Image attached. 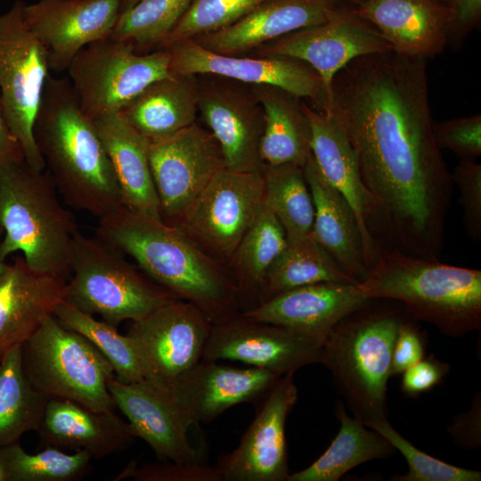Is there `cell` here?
<instances>
[{
	"mask_svg": "<svg viewBox=\"0 0 481 481\" xmlns=\"http://www.w3.org/2000/svg\"><path fill=\"white\" fill-rule=\"evenodd\" d=\"M325 112L355 154L379 252L439 259L453 183L433 136L427 60L394 50L354 59L334 76Z\"/></svg>",
	"mask_w": 481,
	"mask_h": 481,
	"instance_id": "obj_1",
	"label": "cell"
},
{
	"mask_svg": "<svg viewBox=\"0 0 481 481\" xmlns=\"http://www.w3.org/2000/svg\"><path fill=\"white\" fill-rule=\"evenodd\" d=\"M96 236L131 257L150 279L198 307L212 324L240 309L233 275L179 227L125 207L99 219Z\"/></svg>",
	"mask_w": 481,
	"mask_h": 481,
	"instance_id": "obj_2",
	"label": "cell"
},
{
	"mask_svg": "<svg viewBox=\"0 0 481 481\" xmlns=\"http://www.w3.org/2000/svg\"><path fill=\"white\" fill-rule=\"evenodd\" d=\"M34 134L45 168L66 204L99 219L124 207L111 162L69 78L49 76Z\"/></svg>",
	"mask_w": 481,
	"mask_h": 481,
	"instance_id": "obj_3",
	"label": "cell"
},
{
	"mask_svg": "<svg viewBox=\"0 0 481 481\" xmlns=\"http://www.w3.org/2000/svg\"><path fill=\"white\" fill-rule=\"evenodd\" d=\"M358 296L400 302L417 322L452 338L481 328V271L381 249Z\"/></svg>",
	"mask_w": 481,
	"mask_h": 481,
	"instance_id": "obj_4",
	"label": "cell"
},
{
	"mask_svg": "<svg viewBox=\"0 0 481 481\" xmlns=\"http://www.w3.org/2000/svg\"><path fill=\"white\" fill-rule=\"evenodd\" d=\"M409 314L391 299H369L326 335L320 362L353 416L363 424L387 419V380L397 330Z\"/></svg>",
	"mask_w": 481,
	"mask_h": 481,
	"instance_id": "obj_5",
	"label": "cell"
},
{
	"mask_svg": "<svg viewBox=\"0 0 481 481\" xmlns=\"http://www.w3.org/2000/svg\"><path fill=\"white\" fill-rule=\"evenodd\" d=\"M57 193L46 168L25 161L0 168V257L18 252L32 269L67 279L78 227Z\"/></svg>",
	"mask_w": 481,
	"mask_h": 481,
	"instance_id": "obj_6",
	"label": "cell"
},
{
	"mask_svg": "<svg viewBox=\"0 0 481 481\" xmlns=\"http://www.w3.org/2000/svg\"><path fill=\"white\" fill-rule=\"evenodd\" d=\"M122 255L98 237L78 231L72 243L64 300L117 326L126 320L140 321L161 306L180 299Z\"/></svg>",
	"mask_w": 481,
	"mask_h": 481,
	"instance_id": "obj_7",
	"label": "cell"
},
{
	"mask_svg": "<svg viewBox=\"0 0 481 481\" xmlns=\"http://www.w3.org/2000/svg\"><path fill=\"white\" fill-rule=\"evenodd\" d=\"M21 364L30 385L48 398L67 399L94 411L113 412L108 384L112 365L80 333L48 317L21 345Z\"/></svg>",
	"mask_w": 481,
	"mask_h": 481,
	"instance_id": "obj_8",
	"label": "cell"
},
{
	"mask_svg": "<svg viewBox=\"0 0 481 481\" xmlns=\"http://www.w3.org/2000/svg\"><path fill=\"white\" fill-rule=\"evenodd\" d=\"M67 71L80 108L92 120L118 113L150 85L173 74L168 49L139 53L110 37L84 47Z\"/></svg>",
	"mask_w": 481,
	"mask_h": 481,
	"instance_id": "obj_9",
	"label": "cell"
},
{
	"mask_svg": "<svg viewBox=\"0 0 481 481\" xmlns=\"http://www.w3.org/2000/svg\"><path fill=\"white\" fill-rule=\"evenodd\" d=\"M24 4L17 0L0 13V97L25 162L33 169L44 170L34 126L51 74L46 52L23 19Z\"/></svg>",
	"mask_w": 481,
	"mask_h": 481,
	"instance_id": "obj_10",
	"label": "cell"
},
{
	"mask_svg": "<svg viewBox=\"0 0 481 481\" xmlns=\"http://www.w3.org/2000/svg\"><path fill=\"white\" fill-rule=\"evenodd\" d=\"M212 323L194 305L175 299L140 321L126 336L144 379L169 394L203 357Z\"/></svg>",
	"mask_w": 481,
	"mask_h": 481,
	"instance_id": "obj_11",
	"label": "cell"
},
{
	"mask_svg": "<svg viewBox=\"0 0 481 481\" xmlns=\"http://www.w3.org/2000/svg\"><path fill=\"white\" fill-rule=\"evenodd\" d=\"M265 203L263 170L224 167L175 226L214 258L230 262Z\"/></svg>",
	"mask_w": 481,
	"mask_h": 481,
	"instance_id": "obj_12",
	"label": "cell"
},
{
	"mask_svg": "<svg viewBox=\"0 0 481 481\" xmlns=\"http://www.w3.org/2000/svg\"><path fill=\"white\" fill-rule=\"evenodd\" d=\"M149 161L162 221L176 225L217 172L225 167L210 132L195 123L149 143Z\"/></svg>",
	"mask_w": 481,
	"mask_h": 481,
	"instance_id": "obj_13",
	"label": "cell"
},
{
	"mask_svg": "<svg viewBox=\"0 0 481 481\" xmlns=\"http://www.w3.org/2000/svg\"><path fill=\"white\" fill-rule=\"evenodd\" d=\"M325 337L257 321L240 312L212 324L202 359L240 362L282 376L319 363Z\"/></svg>",
	"mask_w": 481,
	"mask_h": 481,
	"instance_id": "obj_14",
	"label": "cell"
},
{
	"mask_svg": "<svg viewBox=\"0 0 481 481\" xmlns=\"http://www.w3.org/2000/svg\"><path fill=\"white\" fill-rule=\"evenodd\" d=\"M171 71L181 76L216 75L254 86L280 88L298 98H309L317 110L328 109V94L318 73L303 61L289 56L240 57L211 52L193 39L176 42Z\"/></svg>",
	"mask_w": 481,
	"mask_h": 481,
	"instance_id": "obj_15",
	"label": "cell"
},
{
	"mask_svg": "<svg viewBox=\"0 0 481 481\" xmlns=\"http://www.w3.org/2000/svg\"><path fill=\"white\" fill-rule=\"evenodd\" d=\"M293 371L281 376L264 398L238 446L220 456L216 467L221 481H287L285 427L298 398Z\"/></svg>",
	"mask_w": 481,
	"mask_h": 481,
	"instance_id": "obj_16",
	"label": "cell"
},
{
	"mask_svg": "<svg viewBox=\"0 0 481 481\" xmlns=\"http://www.w3.org/2000/svg\"><path fill=\"white\" fill-rule=\"evenodd\" d=\"M353 6L317 25L300 29L258 47L257 55L289 56L305 61L320 76L330 98L334 76L355 58L393 50ZM329 104V102H328Z\"/></svg>",
	"mask_w": 481,
	"mask_h": 481,
	"instance_id": "obj_17",
	"label": "cell"
},
{
	"mask_svg": "<svg viewBox=\"0 0 481 481\" xmlns=\"http://www.w3.org/2000/svg\"><path fill=\"white\" fill-rule=\"evenodd\" d=\"M122 0H38L24 4L29 30L45 48L50 70H67L88 45L109 37L120 14Z\"/></svg>",
	"mask_w": 481,
	"mask_h": 481,
	"instance_id": "obj_18",
	"label": "cell"
},
{
	"mask_svg": "<svg viewBox=\"0 0 481 481\" xmlns=\"http://www.w3.org/2000/svg\"><path fill=\"white\" fill-rule=\"evenodd\" d=\"M280 377L265 369L202 359L167 395L191 426H199L237 404L265 398Z\"/></svg>",
	"mask_w": 481,
	"mask_h": 481,
	"instance_id": "obj_19",
	"label": "cell"
},
{
	"mask_svg": "<svg viewBox=\"0 0 481 481\" xmlns=\"http://www.w3.org/2000/svg\"><path fill=\"white\" fill-rule=\"evenodd\" d=\"M109 391L135 436L144 440L160 461L201 462L189 441L192 427L175 401L146 379L122 383L112 379Z\"/></svg>",
	"mask_w": 481,
	"mask_h": 481,
	"instance_id": "obj_20",
	"label": "cell"
},
{
	"mask_svg": "<svg viewBox=\"0 0 481 481\" xmlns=\"http://www.w3.org/2000/svg\"><path fill=\"white\" fill-rule=\"evenodd\" d=\"M346 8L337 0H266L232 25L192 39L211 52L238 55L329 20Z\"/></svg>",
	"mask_w": 481,
	"mask_h": 481,
	"instance_id": "obj_21",
	"label": "cell"
},
{
	"mask_svg": "<svg viewBox=\"0 0 481 481\" xmlns=\"http://www.w3.org/2000/svg\"><path fill=\"white\" fill-rule=\"evenodd\" d=\"M198 110L216 140L227 168L264 169L259 156L264 117L253 93L250 95L226 85L199 86Z\"/></svg>",
	"mask_w": 481,
	"mask_h": 481,
	"instance_id": "obj_22",
	"label": "cell"
},
{
	"mask_svg": "<svg viewBox=\"0 0 481 481\" xmlns=\"http://www.w3.org/2000/svg\"><path fill=\"white\" fill-rule=\"evenodd\" d=\"M353 11L400 54L428 60L447 46L452 7L442 0H365Z\"/></svg>",
	"mask_w": 481,
	"mask_h": 481,
	"instance_id": "obj_23",
	"label": "cell"
},
{
	"mask_svg": "<svg viewBox=\"0 0 481 481\" xmlns=\"http://www.w3.org/2000/svg\"><path fill=\"white\" fill-rule=\"evenodd\" d=\"M65 278L32 269L18 256L0 278V355L22 345L65 298Z\"/></svg>",
	"mask_w": 481,
	"mask_h": 481,
	"instance_id": "obj_24",
	"label": "cell"
},
{
	"mask_svg": "<svg viewBox=\"0 0 481 481\" xmlns=\"http://www.w3.org/2000/svg\"><path fill=\"white\" fill-rule=\"evenodd\" d=\"M37 432L42 446L85 451L96 459L126 450L136 438L113 412L61 398L48 399Z\"/></svg>",
	"mask_w": 481,
	"mask_h": 481,
	"instance_id": "obj_25",
	"label": "cell"
},
{
	"mask_svg": "<svg viewBox=\"0 0 481 481\" xmlns=\"http://www.w3.org/2000/svg\"><path fill=\"white\" fill-rule=\"evenodd\" d=\"M312 130V156L322 177L346 199L359 224L368 270L379 251L366 223L371 214L370 196L363 183L354 150L338 122L328 113L302 103Z\"/></svg>",
	"mask_w": 481,
	"mask_h": 481,
	"instance_id": "obj_26",
	"label": "cell"
},
{
	"mask_svg": "<svg viewBox=\"0 0 481 481\" xmlns=\"http://www.w3.org/2000/svg\"><path fill=\"white\" fill-rule=\"evenodd\" d=\"M368 300L355 293L353 284L320 282L281 292L241 313L257 321L326 336Z\"/></svg>",
	"mask_w": 481,
	"mask_h": 481,
	"instance_id": "obj_27",
	"label": "cell"
},
{
	"mask_svg": "<svg viewBox=\"0 0 481 481\" xmlns=\"http://www.w3.org/2000/svg\"><path fill=\"white\" fill-rule=\"evenodd\" d=\"M314 206L312 235L334 264L357 284L367 276L363 240L346 199L321 175L311 155L303 167Z\"/></svg>",
	"mask_w": 481,
	"mask_h": 481,
	"instance_id": "obj_28",
	"label": "cell"
},
{
	"mask_svg": "<svg viewBox=\"0 0 481 481\" xmlns=\"http://www.w3.org/2000/svg\"><path fill=\"white\" fill-rule=\"evenodd\" d=\"M93 122L111 162L123 206L162 221L149 161L150 142L118 113L97 118Z\"/></svg>",
	"mask_w": 481,
	"mask_h": 481,
	"instance_id": "obj_29",
	"label": "cell"
},
{
	"mask_svg": "<svg viewBox=\"0 0 481 481\" xmlns=\"http://www.w3.org/2000/svg\"><path fill=\"white\" fill-rule=\"evenodd\" d=\"M198 100L195 76L172 74L150 85L118 114L153 142L195 123Z\"/></svg>",
	"mask_w": 481,
	"mask_h": 481,
	"instance_id": "obj_30",
	"label": "cell"
},
{
	"mask_svg": "<svg viewBox=\"0 0 481 481\" xmlns=\"http://www.w3.org/2000/svg\"><path fill=\"white\" fill-rule=\"evenodd\" d=\"M264 117L259 156L264 166L304 167L312 155V130L298 98L277 87L255 86Z\"/></svg>",
	"mask_w": 481,
	"mask_h": 481,
	"instance_id": "obj_31",
	"label": "cell"
},
{
	"mask_svg": "<svg viewBox=\"0 0 481 481\" xmlns=\"http://www.w3.org/2000/svg\"><path fill=\"white\" fill-rule=\"evenodd\" d=\"M336 415L340 427L330 446L307 468L290 473L287 481H338L362 463L395 454L387 438L349 416L342 404H337Z\"/></svg>",
	"mask_w": 481,
	"mask_h": 481,
	"instance_id": "obj_32",
	"label": "cell"
},
{
	"mask_svg": "<svg viewBox=\"0 0 481 481\" xmlns=\"http://www.w3.org/2000/svg\"><path fill=\"white\" fill-rule=\"evenodd\" d=\"M286 244L283 226L265 203L230 260V271L239 290L240 312L257 306L265 275Z\"/></svg>",
	"mask_w": 481,
	"mask_h": 481,
	"instance_id": "obj_33",
	"label": "cell"
},
{
	"mask_svg": "<svg viewBox=\"0 0 481 481\" xmlns=\"http://www.w3.org/2000/svg\"><path fill=\"white\" fill-rule=\"evenodd\" d=\"M320 282L357 284L334 264L312 233L287 239L285 248L265 275L257 305L281 292Z\"/></svg>",
	"mask_w": 481,
	"mask_h": 481,
	"instance_id": "obj_34",
	"label": "cell"
},
{
	"mask_svg": "<svg viewBox=\"0 0 481 481\" xmlns=\"http://www.w3.org/2000/svg\"><path fill=\"white\" fill-rule=\"evenodd\" d=\"M48 397L37 391L21 364V345L4 353L0 361V448L36 430Z\"/></svg>",
	"mask_w": 481,
	"mask_h": 481,
	"instance_id": "obj_35",
	"label": "cell"
},
{
	"mask_svg": "<svg viewBox=\"0 0 481 481\" xmlns=\"http://www.w3.org/2000/svg\"><path fill=\"white\" fill-rule=\"evenodd\" d=\"M265 203L283 226L287 239L312 233L314 206L303 167L265 166Z\"/></svg>",
	"mask_w": 481,
	"mask_h": 481,
	"instance_id": "obj_36",
	"label": "cell"
},
{
	"mask_svg": "<svg viewBox=\"0 0 481 481\" xmlns=\"http://www.w3.org/2000/svg\"><path fill=\"white\" fill-rule=\"evenodd\" d=\"M53 315L64 327L80 333L101 351L112 365L117 380L127 384L144 379L130 338L120 334L116 326L96 320L66 300L56 306Z\"/></svg>",
	"mask_w": 481,
	"mask_h": 481,
	"instance_id": "obj_37",
	"label": "cell"
},
{
	"mask_svg": "<svg viewBox=\"0 0 481 481\" xmlns=\"http://www.w3.org/2000/svg\"><path fill=\"white\" fill-rule=\"evenodd\" d=\"M92 459L85 451L68 454L52 446L30 454L18 442L0 448L6 481L78 480L90 471Z\"/></svg>",
	"mask_w": 481,
	"mask_h": 481,
	"instance_id": "obj_38",
	"label": "cell"
},
{
	"mask_svg": "<svg viewBox=\"0 0 481 481\" xmlns=\"http://www.w3.org/2000/svg\"><path fill=\"white\" fill-rule=\"evenodd\" d=\"M192 0H140L120 12L110 37L135 48L160 45Z\"/></svg>",
	"mask_w": 481,
	"mask_h": 481,
	"instance_id": "obj_39",
	"label": "cell"
},
{
	"mask_svg": "<svg viewBox=\"0 0 481 481\" xmlns=\"http://www.w3.org/2000/svg\"><path fill=\"white\" fill-rule=\"evenodd\" d=\"M266 0H192L160 49L236 22Z\"/></svg>",
	"mask_w": 481,
	"mask_h": 481,
	"instance_id": "obj_40",
	"label": "cell"
},
{
	"mask_svg": "<svg viewBox=\"0 0 481 481\" xmlns=\"http://www.w3.org/2000/svg\"><path fill=\"white\" fill-rule=\"evenodd\" d=\"M400 452L408 464V472L393 476V481H480L481 472L451 465L427 454L399 434L387 420L368 422Z\"/></svg>",
	"mask_w": 481,
	"mask_h": 481,
	"instance_id": "obj_41",
	"label": "cell"
},
{
	"mask_svg": "<svg viewBox=\"0 0 481 481\" xmlns=\"http://www.w3.org/2000/svg\"><path fill=\"white\" fill-rule=\"evenodd\" d=\"M432 130L440 150H449L463 160H476L481 155L479 113L433 122Z\"/></svg>",
	"mask_w": 481,
	"mask_h": 481,
	"instance_id": "obj_42",
	"label": "cell"
},
{
	"mask_svg": "<svg viewBox=\"0 0 481 481\" xmlns=\"http://www.w3.org/2000/svg\"><path fill=\"white\" fill-rule=\"evenodd\" d=\"M456 184L463 212L467 235L473 240H481V165L476 160L461 159L451 173Z\"/></svg>",
	"mask_w": 481,
	"mask_h": 481,
	"instance_id": "obj_43",
	"label": "cell"
},
{
	"mask_svg": "<svg viewBox=\"0 0 481 481\" xmlns=\"http://www.w3.org/2000/svg\"><path fill=\"white\" fill-rule=\"evenodd\" d=\"M124 477H133L135 481H221L216 465L202 461L178 463L165 461L161 463H146L140 468L131 462L116 479Z\"/></svg>",
	"mask_w": 481,
	"mask_h": 481,
	"instance_id": "obj_44",
	"label": "cell"
},
{
	"mask_svg": "<svg viewBox=\"0 0 481 481\" xmlns=\"http://www.w3.org/2000/svg\"><path fill=\"white\" fill-rule=\"evenodd\" d=\"M425 357V338L410 314L400 324L394 344L391 376L402 374L407 368Z\"/></svg>",
	"mask_w": 481,
	"mask_h": 481,
	"instance_id": "obj_45",
	"label": "cell"
},
{
	"mask_svg": "<svg viewBox=\"0 0 481 481\" xmlns=\"http://www.w3.org/2000/svg\"><path fill=\"white\" fill-rule=\"evenodd\" d=\"M449 371V364L434 355L423 357L402 373V390L410 396L419 395L439 384Z\"/></svg>",
	"mask_w": 481,
	"mask_h": 481,
	"instance_id": "obj_46",
	"label": "cell"
},
{
	"mask_svg": "<svg viewBox=\"0 0 481 481\" xmlns=\"http://www.w3.org/2000/svg\"><path fill=\"white\" fill-rule=\"evenodd\" d=\"M447 431L455 444L465 449L481 446V395L477 392L468 411L455 415Z\"/></svg>",
	"mask_w": 481,
	"mask_h": 481,
	"instance_id": "obj_47",
	"label": "cell"
},
{
	"mask_svg": "<svg viewBox=\"0 0 481 481\" xmlns=\"http://www.w3.org/2000/svg\"><path fill=\"white\" fill-rule=\"evenodd\" d=\"M447 46L458 49L481 20V0H453Z\"/></svg>",
	"mask_w": 481,
	"mask_h": 481,
	"instance_id": "obj_48",
	"label": "cell"
},
{
	"mask_svg": "<svg viewBox=\"0 0 481 481\" xmlns=\"http://www.w3.org/2000/svg\"><path fill=\"white\" fill-rule=\"evenodd\" d=\"M25 161L20 143L12 134L0 97V168Z\"/></svg>",
	"mask_w": 481,
	"mask_h": 481,
	"instance_id": "obj_49",
	"label": "cell"
},
{
	"mask_svg": "<svg viewBox=\"0 0 481 481\" xmlns=\"http://www.w3.org/2000/svg\"><path fill=\"white\" fill-rule=\"evenodd\" d=\"M139 1L140 0H122L120 12L131 8L135 4H137Z\"/></svg>",
	"mask_w": 481,
	"mask_h": 481,
	"instance_id": "obj_50",
	"label": "cell"
},
{
	"mask_svg": "<svg viewBox=\"0 0 481 481\" xmlns=\"http://www.w3.org/2000/svg\"><path fill=\"white\" fill-rule=\"evenodd\" d=\"M2 235H3V231H2V228L0 227V240H1ZM6 265H7V263L5 262V260L0 257V278L2 277L6 268Z\"/></svg>",
	"mask_w": 481,
	"mask_h": 481,
	"instance_id": "obj_51",
	"label": "cell"
},
{
	"mask_svg": "<svg viewBox=\"0 0 481 481\" xmlns=\"http://www.w3.org/2000/svg\"><path fill=\"white\" fill-rule=\"evenodd\" d=\"M337 1L341 2L343 4H349L353 7H355L363 4L365 0H337Z\"/></svg>",
	"mask_w": 481,
	"mask_h": 481,
	"instance_id": "obj_52",
	"label": "cell"
},
{
	"mask_svg": "<svg viewBox=\"0 0 481 481\" xmlns=\"http://www.w3.org/2000/svg\"><path fill=\"white\" fill-rule=\"evenodd\" d=\"M0 481H6L5 473L4 468L0 462Z\"/></svg>",
	"mask_w": 481,
	"mask_h": 481,
	"instance_id": "obj_53",
	"label": "cell"
},
{
	"mask_svg": "<svg viewBox=\"0 0 481 481\" xmlns=\"http://www.w3.org/2000/svg\"><path fill=\"white\" fill-rule=\"evenodd\" d=\"M444 2H445L446 4H448L449 5H452L453 0H442Z\"/></svg>",
	"mask_w": 481,
	"mask_h": 481,
	"instance_id": "obj_54",
	"label": "cell"
},
{
	"mask_svg": "<svg viewBox=\"0 0 481 481\" xmlns=\"http://www.w3.org/2000/svg\"><path fill=\"white\" fill-rule=\"evenodd\" d=\"M1 358H2V356L0 355V361H1Z\"/></svg>",
	"mask_w": 481,
	"mask_h": 481,
	"instance_id": "obj_55",
	"label": "cell"
}]
</instances>
